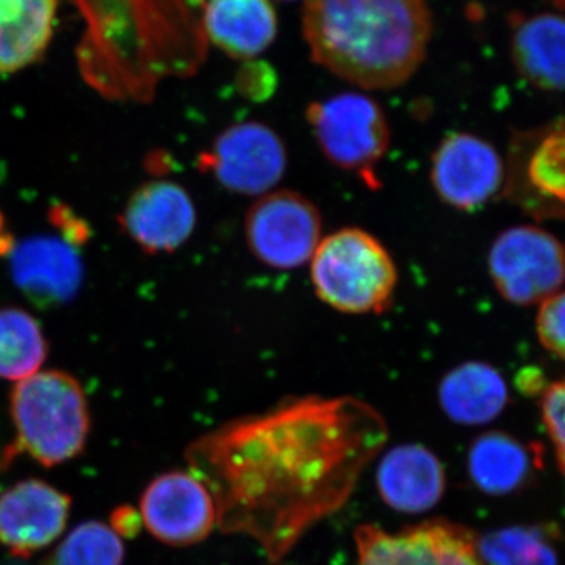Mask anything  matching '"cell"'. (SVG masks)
<instances>
[{
	"label": "cell",
	"instance_id": "cell-23",
	"mask_svg": "<svg viewBox=\"0 0 565 565\" xmlns=\"http://www.w3.org/2000/svg\"><path fill=\"white\" fill-rule=\"evenodd\" d=\"M482 565H557L552 535L541 526L492 531L478 541Z\"/></svg>",
	"mask_w": 565,
	"mask_h": 565
},
{
	"label": "cell",
	"instance_id": "cell-10",
	"mask_svg": "<svg viewBox=\"0 0 565 565\" xmlns=\"http://www.w3.org/2000/svg\"><path fill=\"white\" fill-rule=\"evenodd\" d=\"M430 184L448 206L476 211L504 188L505 169L500 152L473 134L446 136L430 159Z\"/></svg>",
	"mask_w": 565,
	"mask_h": 565
},
{
	"label": "cell",
	"instance_id": "cell-9",
	"mask_svg": "<svg viewBox=\"0 0 565 565\" xmlns=\"http://www.w3.org/2000/svg\"><path fill=\"white\" fill-rule=\"evenodd\" d=\"M355 545V565H482L476 535L448 520H429L399 533L359 526Z\"/></svg>",
	"mask_w": 565,
	"mask_h": 565
},
{
	"label": "cell",
	"instance_id": "cell-4",
	"mask_svg": "<svg viewBox=\"0 0 565 565\" xmlns=\"http://www.w3.org/2000/svg\"><path fill=\"white\" fill-rule=\"evenodd\" d=\"M316 296L344 315H381L397 288V267L385 245L362 228L322 237L310 262Z\"/></svg>",
	"mask_w": 565,
	"mask_h": 565
},
{
	"label": "cell",
	"instance_id": "cell-7",
	"mask_svg": "<svg viewBox=\"0 0 565 565\" xmlns=\"http://www.w3.org/2000/svg\"><path fill=\"white\" fill-rule=\"evenodd\" d=\"M199 167L226 191L259 199L273 192L285 177L288 150L270 126L237 122L215 137L200 154Z\"/></svg>",
	"mask_w": 565,
	"mask_h": 565
},
{
	"label": "cell",
	"instance_id": "cell-11",
	"mask_svg": "<svg viewBox=\"0 0 565 565\" xmlns=\"http://www.w3.org/2000/svg\"><path fill=\"white\" fill-rule=\"evenodd\" d=\"M145 526L173 546L200 544L217 526V508L207 487L191 471L156 478L140 500Z\"/></svg>",
	"mask_w": 565,
	"mask_h": 565
},
{
	"label": "cell",
	"instance_id": "cell-21",
	"mask_svg": "<svg viewBox=\"0 0 565 565\" xmlns=\"http://www.w3.org/2000/svg\"><path fill=\"white\" fill-rule=\"evenodd\" d=\"M531 467L530 449L501 433L481 435L468 452L471 481L489 494H505L520 489L525 484Z\"/></svg>",
	"mask_w": 565,
	"mask_h": 565
},
{
	"label": "cell",
	"instance_id": "cell-8",
	"mask_svg": "<svg viewBox=\"0 0 565 565\" xmlns=\"http://www.w3.org/2000/svg\"><path fill=\"white\" fill-rule=\"evenodd\" d=\"M498 292L515 305L544 303L565 281V250L552 234L535 226L505 230L489 255Z\"/></svg>",
	"mask_w": 565,
	"mask_h": 565
},
{
	"label": "cell",
	"instance_id": "cell-14",
	"mask_svg": "<svg viewBox=\"0 0 565 565\" xmlns=\"http://www.w3.org/2000/svg\"><path fill=\"white\" fill-rule=\"evenodd\" d=\"M70 498L36 479L0 493V544L28 557L54 542L65 530Z\"/></svg>",
	"mask_w": 565,
	"mask_h": 565
},
{
	"label": "cell",
	"instance_id": "cell-24",
	"mask_svg": "<svg viewBox=\"0 0 565 565\" xmlns=\"http://www.w3.org/2000/svg\"><path fill=\"white\" fill-rule=\"evenodd\" d=\"M125 546L120 534L106 523H82L71 531L44 565H121Z\"/></svg>",
	"mask_w": 565,
	"mask_h": 565
},
{
	"label": "cell",
	"instance_id": "cell-3",
	"mask_svg": "<svg viewBox=\"0 0 565 565\" xmlns=\"http://www.w3.org/2000/svg\"><path fill=\"white\" fill-rule=\"evenodd\" d=\"M17 441L3 465L28 452L44 467L66 462L82 452L90 430L87 397L79 382L62 371L36 373L18 382L11 394Z\"/></svg>",
	"mask_w": 565,
	"mask_h": 565
},
{
	"label": "cell",
	"instance_id": "cell-25",
	"mask_svg": "<svg viewBox=\"0 0 565 565\" xmlns=\"http://www.w3.org/2000/svg\"><path fill=\"white\" fill-rule=\"evenodd\" d=\"M537 333L550 352L565 360V292H557L542 303Z\"/></svg>",
	"mask_w": 565,
	"mask_h": 565
},
{
	"label": "cell",
	"instance_id": "cell-15",
	"mask_svg": "<svg viewBox=\"0 0 565 565\" xmlns=\"http://www.w3.org/2000/svg\"><path fill=\"white\" fill-rule=\"evenodd\" d=\"M445 489L444 465L422 445L396 446L379 462V494L394 511L424 514L438 504Z\"/></svg>",
	"mask_w": 565,
	"mask_h": 565
},
{
	"label": "cell",
	"instance_id": "cell-13",
	"mask_svg": "<svg viewBox=\"0 0 565 565\" xmlns=\"http://www.w3.org/2000/svg\"><path fill=\"white\" fill-rule=\"evenodd\" d=\"M120 225L143 252H174L195 230V204L178 182H145L126 203Z\"/></svg>",
	"mask_w": 565,
	"mask_h": 565
},
{
	"label": "cell",
	"instance_id": "cell-2",
	"mask_svg": "<svg viewBox=\"0 0 565 565\" xmlns=\"http://www.w3.org/2000/svg\"><path fill=\"white\" fill-rule=\"evenodd\" d=\"M315 62L367 90H392L422 65L433 35L426 0H307Z\"/></svg>",
	"mask_w": 565,
	"mask_h": 565
},
{
	"label": "cell",
	"instance_id": "cell-27",
	"mask_svg": "<svg viewBox=\"0 0 565 565\" xmlns=\"http://www.w3.org/2000/svg\"><path fill=\"white\" fill-rule=\"evenodd\" d=\"M13 245V239L6 233V225H3L2 214H0V253H10Z\"/></svg>",
	"mask_w": 565,
	"mask_h": 565
},
{
	"label": "cell",
	"instance_id": "cell-22",
	"mask_svg": "<svg viewBox=\"0 0 565 565\" xmlns=\"http://www.w3.org/2000/svg\"><path fill=\"white\" fill-rule=\"evenodd\" d=\"M47 355L40 322L21 308L0 310V377L25 381L39 373Z\"/></svg>",
	"mask_w": 565,
	"mask_h": 565
},
{
	"label": "cell",
	"instance_id": "cell-5",
	"mask_svg": "<svg viewBox=\"0 0 565 565\" xmlns=\"http://www.w3.org/2000/svg\"><path fill=\"white\" fill-rule=\"evenodd\" d=\"M307 120L319 150L338 169L356 174L367 188L381 189L377 167L390 148L384 109L362 93H341L310 104Z\"/></svg>",
	"mask_w": 565,
	"mask_h": 565
},
{
	"label": "cell",
	"instance_id": "cell-17",
	"mask_svg": "<svg viewBox=\"0 0 565 565\" xmlns=\"http://www.w3.org/2000/svg\"><path fill=\"white\" fill-rule=\"evenodd\" d=\"M512 58L530 84L542 90H565V17L535 13L512 24Z\"/></svg>",
	"mask_w": 565,
	"mask_h": 565
},
{
	"label": "cell",
	"instance_id": "cell-16",
	"mask_svg": "<svg viewBox=\"0 0 565 565\" xmlns=\"http://www.w3.org/2000/svg\"><path fill=\"white\" fill-rule=\"evenodd\" d=\"M509 180L512 196L527 210L565 214V128H556L522 154L514 152Z\"/></svg>",
	"mask_w": 565,
	"mask_h": 565
},
{
	"label": "cell",
	"instance_id": "cell-20",
	"mask_svg": "<svg viewBox=\"0 0 565 565\" xmlns=\"http://www.w3.org/2000/svg\"><path fill=\"white\" fill-rule=\"evenodd\" d=\"M57 0H0V73L39 61L54 31Z\"/></svg>",
	"mask_w": 565,
	"mask_h": 565
},
{
	"label": "cell",
	"instance_id": "cell-18",
	"mask_svg": "<svg viewBox=\"0 0 565 565\" xmlns=\"http://www.w3.org/2000/svg\"><path fill=\"white\" fill-rule=\"evenodd\" d=\"M202 28L204 36L226 54L252 58L273 44L277 17L269 0H211Z\"/></svg>",
	"mask_w": 565,
	"mask_h": 565
},
{
	"label": "cell",
	"instance_id": "cell-26",
	"mask_svg": "<svg viewBox=\"0 0 565 565\" xmlns=\"http://www.w3.org/2000/svg\"><path fill=\"white\" fill-rule=\"evenodd\" d=\"M542 412L546 429L556 446L557 460L565 473V381L548 386L542 399Z\"/></svg>",
	"mask_w": 565,
	"mask_h": 565
},
{
	"label": "cell",
	"instance_id": "cell-12",
	"mask_svg": "<svg viewBox=\"0 0 565 565\" xmlns=\"http://www.w3.org/2000/svg\"><path fill=\"white\" fill-rule=\"evenodd\" d=\"M79 244L65 234H40L14 244L10 267L14 285L36 307L52 308L70 302L84 280Z\"/></svg>",
	"mask_w": 565,
	"mask_h": 565
},
{
	"label": "cell",
	"instance_id": "cell-6",
	"mask_svg": "<svg viewBox=\"0 0 565 565\" xmlns=\"http://www.w3.org/2000/svg\"><path fill=\"white\" fill-rule=\"evenodd\" d=\"M244 232L258 262L274 269H297L311 262L321 244V212L302 193L273 191L252 204Z\"/></svg>",
	"mask_w": 565,
	"mask_h": 565
},
{
	"label": "cell",
	"instance_id": "cell-19",
	"mask_svg": "<svg viewBox=\"0 0 565 565\" xmlns=\"http://www.w3.org/2000/svg\"><path fill=\"white\" fill-rule=\"evenodd\" d=\"M441 411L465 426L493 422L508 404L503 375L490 364L468 362L452 367L438 386Z\"/></svg>",
	"mask_w": 565,
	"mask_h": 565
},
{
	"label": "cell",
	"instance_id": "cell-1",
	"mask_svg": "<svg viewBox=\"0 0 565 565\" xmlns=\"http://www.w3.org/2000/svg\"><path fill=\"white\" fill-rule=\"evenodd\" d=\"M386 440L373 405L311 394L223 424L185 459L214 498L221 531L252 539L277 564L348 503Z\"/></svg>",
	"mask_w": 565,
	"mask_h": 565
}]
</instances>
